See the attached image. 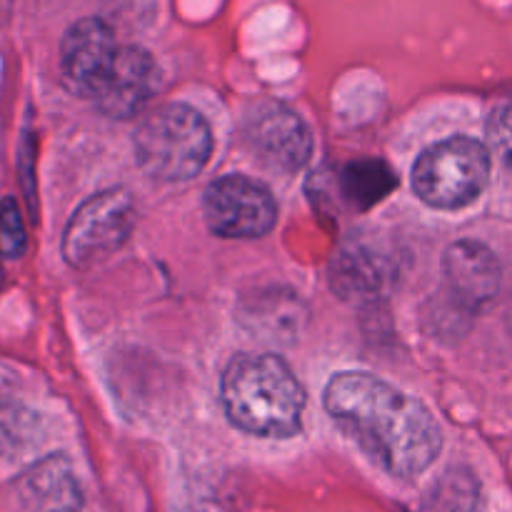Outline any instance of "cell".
Masks as SVG:
<instances>
[{
	"label": "cell",
	"mask_w": 512,
	"mask_h": 512,
	"mask_svg": "<svg viewBox=\"0 0 512 512\" xmlns=\"http://www.w3.org/2000/svg\"><path fill=\"white\" fill-rule=\"evenodd\" d=\"M333 423L388 475L413 480L443 448L438 420L413 395L370 373H340L325 388Z\"/></svg>",
	"instance_id": "cell-1"
},
{
	"label": "cell",
	"mask_w": 512,
	"mask_h": 512,
	"mask_svg": "<svg viewBox=\"0 0 512 512\" xmlns=\"http://www.w3.org/2000/svg\"><path fill=\"white\" fill-rule=\"evenodd\" d=\"M230 423L260 438H293L303 425L305 390L278 355H238L223 375Z\"/></svg>",
	"instance_id": "cell-2"
},
{
	"label": "cell",
	"mask_w": 512,
	"mask_h": 512,
	"mask_svg": "<svg viewBox=\"0 0 512 512\" xmlns=\"http://www.w3.org/2000/svg\"><path fill=\"white\" fill-rule=\"evenodd\" d=\"M140 170L160 183L195 178L213 155V133L203 115L185 103H165L140 120L133 138Z\"/></svg>",
	"instance_id": "cell-3"
},
{
	"label": "cell",
	"mask_w": 512,
	"mask_h": 512,
	"mask_svg": "<svg viewBox=\"0 0 512 512\" xmlns=\"http://www.w3.org/2000/svg\"><path fill=\"white\" fill-rule=\"evenodd\" d=\"M490 180V153L473 138H448L430 145L413 168V190L425 205L458 210L480 198Z\"/></svg>",
	"instance_id": "cell-4"
},
{
	"label": "cell",
	"mask_w": 512,
	"mask_h": 512,
	"mask_svg": "<svg viewBox=\"0 0 512 512\" xmlns=\"http://www.w3.org/2000/svg\"><path fill=\"white\" fill-rule=\"evenodd\" d=\"M135 228V203L128 190H103L85 200L63 235V258L73 268H90L108 258Z\"/></svg>",
	"instance_id": "cell-5"
},
{
	"label": "cell",
	"mask_w": 512,
	"mask_h": 512,
	"mask_svg": "<svg viewBox=\"0 0 512 512\" xmlns=\"http://www.w3.org/2000/svg\"><path fill=\"white\" fill-rule=\"evenodd\" d=\"M203 213L215 235L233 240L263 238L278 220L270 190L243 175H225L210 183L203 198Z\"/></svg>",
	"instance_id": "cell-6"
},
{
	"label": "cell",
	"mask_w": 512,
	"mask_h": 512,
	"mask_svg": "<svg viewBox=\"0 0 512 512\" xmlns=\"http://www.w3.org/2000/svg\"><path fill=\"white\" fill-rule=\"evenodd\" d=\"M443 303L440 313L470 320L488 308L500 288V265L493 250L475 240L450 245L443 258Z\"/></svg>",
	"instance_id": "cell-7"
},
{
	"label": "cell",
	"mask_w": 512,
	"mask_h": 512,
	"mask_svg": "<svg viewBox=\"0 0 512 512\" xmlns=\"http://www.w3.org/2000/svg\"><path fill=\"white\" fill-rule=\"evenodd\" d=\"M245 140L265 165L295 173L313 153V135L295 110L283 103H260L245 118Z\"/></svg>",
	"instance_id": "cell-8"
},
{
	"label": "cell",
	"mask_w": 512,
	"mask_h": 512,
	"mask_svg": "<svg viewBox=\"0 0 512 512\" xmlns=\"http://www.w3.org/2000/svg\"><path fill=\"white\" fill-rule=\"evenodd\" d=\"M398 263L378 240L355 238L345 240L330 265V285L335 293L350 303H370L388 293L395 285Z\"/></svg>",
	"instance_id": "cell-9"
},
{
	"label": "cell",
	"mask_w": 512,
	"mask_h": 512,
	"mask_svg": "<svg viewBox=\"0 0 512 512\" xmlns=\"http://www.w3.org/2000/svg\"><path fill=\"white\" fill-rule=\"evenodd\" d=\"M158 83V63L148 50L140 45H118V53L93 100L110 118H133L150 103Z\"/></svg>",
	"instance_id": "cell-10"
},
{
	"label": "cell",
	"mask_w": 512,
	"mask_h": 512,
	"mask_svg": "<svg viewBox=\"0 0 512 512\" xmlns=\"http://www.w3.org/2000/svg\"><path fill=\"white\" fill-rule=\"evenodd\" d=\"M118 45L113 28L100 18H83L65 33L60 45V70L73 93L93 98L103 83Z\"/></svg>",
	"instance_id": "cell-11"
},
{
	"label": "cell",
	"mask_w": 512,
	"mask_h": 512,
	"mask_svg": "<svg viewBox=\"0 0 512 512\" xmlns=\"http://www.w3.org/2000/svg\"><path fill=\"white\" fill-rule=\"evenodd\" d=\"M18 495L33 512H78L83 505V490L63 455H50L25 470L18 480Z\"/></svg>",
	"instance_id": "cell-12"
},
{
	"label": "cell",
	"mask_w": 512,
	"mask_h": 512,
	"mask_svg": "<svg viewBox=\"0 0 512 512\" xmlns=\"http://www.w3.org/2000/svg\"><path fill=\"white\" fill-rule=\"evenodd\" d=\"M395 178L390 168L380 160H360V163H350L343 173V188L345 195L353 200L358 208H368V205L378 203L380 198L393 190Z\"/></svg>",
	"instance_id": "cell-13"
},
{
	"label": "cell",
	"mask_w": 512,
	"mask_h": 512,
	"mask_svg": "<svg viewBox=\"0 0 512 512\" xmlns=\"http://www.w3.org/2000/svg\"><path fill=\"white\" fill-rule=\"evenodd\" d=\"M478 505V483L468 470H450L440 483H435L425 512H475Z\"/></svg>",
	"instance_id": "cell-14"
},
{
	"label": "cell",
	"mask_w": 512,
	"mask_h": 512,
	"mask_svg": "<svg viewBox=\"0 0 512 512\" xmlns=\"http://www.w3.org/2000/svg\"><path fill=\"white\" fill-rule=\"evenodd\" d=\"M25 250V228L20 210L13 200L0 205V255L3 258H18Z\"/></svg>",
	"instance_id": "cell-15"
},
{
	"label": "cell",
	"mask_w": 512,
	"mask_h": 512,
	"mask_svg": "<svg viewBox=\"0 0 512 512\" xmlns=\"http://www.w3.org/2000/svg\"><path fill=\"white\" fill-rule=\"evenodd\" d=\"M488 143L500 163L512 170V105H505L493 113L488 123Z\"/></svg>",
	"instance_id": "cell-16"
},
{
	"label": "cell",
	"mask_w": 512,
	"mask_h": 512,
	"mask_svg": "<svg viewBox=\"0 0 512 512\" xmlns=\"http://www.w3.org/2000/svg\"><path fill=\"white\" fill-rule=\"evenodd\" d=\"M10 10V0H0V20L5 18V13Z\"/></svg>",
	"instance_id": "cell-17"
}]
</instances>
